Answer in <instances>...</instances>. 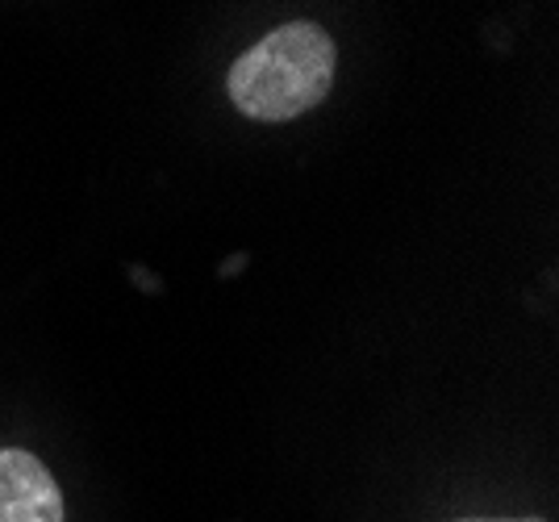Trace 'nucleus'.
Here are the masks:
<instances>
[{"label": "nucleus", "mask_w": 559, "mask_h": 522, "mask_svg": "<svg viewBox=\"0 0 559 522\" xmlns=\"http://www.w3.org/2000/svg\"><path fill=\"white\" fill-rule=\"evenodd\" d=\"M334 84V43L322 25L293 22L259 38L230 68L234 105L255 121L309 114Z\"/></svg>", "instance_id": "nucleus-1"}, {"label": "nucleus", "mask_w": 559, "mask_h": 522, "mask_svg": "<svg viewBox=\"0 0 559 522\" xmlns=\"http://www.w3.org/2000/svg\"><path fill=\"white\" fill-rule=\"evenodd\" d=\"M0 522H68L55 476L22 448L0 451Z\"/></svg>", "instance_id": "nucleus-2"}, {"label": "nucleus", "mask_w": 559, "mask_h": 522, "mask_svg": "<svg viewBox=\"0 0 559 522\" xmlns=\"http://www.w3.org/2000/svg\"><path fill=\"white\" fill-rule=\"evenodd\" d=\"M464 522H538V519H464Z\"/></svg>", "instance_id": "nucleus-3"}]
</instances>
